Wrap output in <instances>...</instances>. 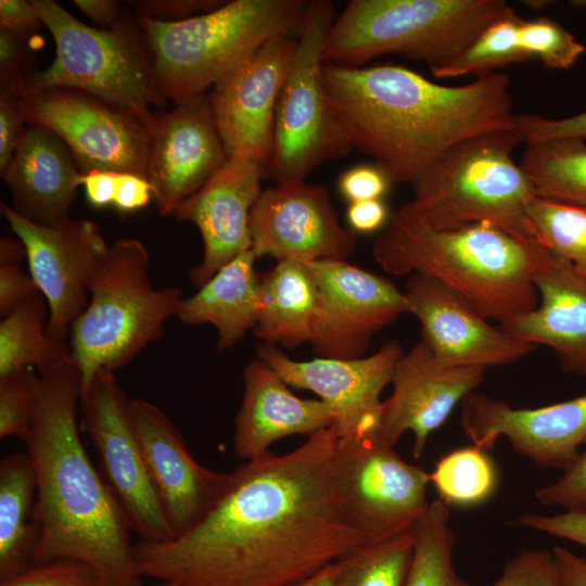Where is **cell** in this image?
<instances>
[{
    "label": "cell",
    "instance_id": "46",
    "mask_svg": "<svg viewBox=\"0 0 586 586\" xmlns=\"http://www.w3.org/2000/svg\"><path fill=\"white\" fill-rule=\"evenodd\" d=\"M26 117L15 92L0 87V174L12 160L26 131Z\"/></svg>",
    "mask_w": 586,
    "mask_h": 586
},
{
    "label": "cell",
    "instance_id": "5",
    "mask_svg": "<svg viewBox=\"0 0 586 586\" xmlns=\"http://www.w3.org/2000/svg\"><path fill=\"white\" fill-rule=\"evenodd\" d=\"M305 0H232L178 22L139 16L162 93L175 104L206 97L268 41L298 30Z\"/></svg>",
    "mask_w": 586,
    "mask_h": 586
},
{
    "label": "cell",
    "instance_id": "33",
    "mask_svg": "<svg viewBox=\"0 0 586 586\" xmlns=\"http://www.w3.org/2000/svg\"><path fill=\"white\" fill-rule=\"evenodd\" d=\"M448 506L440 498L411 528L412 559L405 586H472L457 573L453 552L456 535Z\"/></svg>",
    "mask_w": 586,
    "mask_h": 586
},
{
    "label": "cell",
    "instance_id": "12",
    "mask_svg": "<svg viewBox=\"0 0 586 586\" xmlns=\"http://www.w3.org/2000/svg\"><path fill=\"white\" fill-rule=\"evenodd\" d=\"M27 124L59 135L80 170L133 174L146 179L152 127L133 112L73 88L18 93Z\"/></svg>",
    "mask_w": 586,
    "mask_h": 586
},
{
    "label": "cell",
    "instance_id": "10",
    "mask_svg": "<svg viewBox=\"0 0 586 586\" xmlns=\"http://www.w3.org/2000/svg\"><path fill=\"white\" fill-rule=\"evenodd\" d=\"M335 16L331 1H309L294 39L277 102L268 165L277 183L303 181L323 162L352 150L331 109L323 78V48Z\"/></svg>",
    "mask_w": 586,
    "mask_h": 586
},
{
    "label": "cell",
    "instance_id": "16",
    "mask_svg": "<svg viewBox=\"0 0 586 586\" xmlns=\"http://www.w3.org/2000/svg\"><path fill=\"white\" fill-rule=\"evenodd\" d=\"M460 423L473 445L485 451L502 436L538 467L565 472L586 444V395L537 408H514L472 392L461 403Z\"/></svg>",
    "mask_w": 586,
    "mask_h": 586
},
{
    "label": "cell",
    "instance_id": "15",
    "mask_svg": "<svg viewBox=\"0 0 586 586\" xmlns=\"http://www.w3.org/2000/svg\"><path fill=\"white\" fill-rule=\"evenodd\" d=\"M249 227L257 258L303 264L346 260L357 244L356 232L341 225L328 188L305 180L262 191Z\"/></svg>",
    "mask_w": 586,
    "mask_h": 586
},
{
    "label": "cell",
    "instance_id": "40",
    "mask_svg": "<svg viewBox=\"0 0 586 586\" xmlns=\"http://www.w3.org/2000/svg\"><path fill=\"white\" fill-rule=\"evenodd\" d=\"M0 586H104L97 571L75 559L36 562L16 574L1 577Z\"/></svg>",
    "mask_w": 586,
    "mask_h": 586
},
{
    "label": "cell",
    "instance_id": "45",
    "mask_svg": "<svg viewBox=\"0 0 586 586\" xmlns=\"http://www.w3.org/2000/svg\"><path fill=\"white\" fill-rule=\"evenodd\" d=\"M511 523L586 547V510H566L553 515L523 513Z\"/></svg>",
    "mask_w": 586,
    "mask_h": 586
},
{
    "label": "cell",
    "instance_id": "56",
    "mask_svg": "<svg viewBox=\"0 0 586 586\" xmlns=\"http://www.w3.org/2000/svg\"><path fill=\"white\" fill-rule=\"evenodd\" d=\"M26 257L23 242L16 237H2L0 240V265L20 263Z\"/></svg>",
    "mask_w": 586,
    "mask_h": 586
},
{
    "label": "cell",
    "instance_id": "27",
    "mask_svg": "<svg viewBox=\"0 0 586 586\" xmlns=\"http://www.w3.org/2000/svg\"><path fill=\"white\" fill-rule=\"evenodd\" d=\"M244 392L235 417V455L247 461L269 454V447L291 435L310 436L333 425L330 407L320 399L294 395L282 378L260 358L243 371Z\"/></svg>",
    "mask_w": 586,
    "mask_h": 586
},
{
    "label": "cell",
    "instance_id": "39",
    "mask_svg": "<svg viewBox=\"0 0 586 586\" xmlns=\"http://www.w3.org/2000/svg\"><path fill=\"white\" fill-rule=\"evenodd\" d=\"M37 372L30 369L0 377V437L26 442L33 425Z\"/></svg>",
    "mask_w": 586,
    "mask_h": 586
},
{
    "label": "cell",
    "instance_id": "25",
    "mask_svg": "<svg viewBox=\"0 0 586 586\" xmlns=\"http://www.w3.org/2000/svg\"><path fill=\"white\" fill-rule=\"evenodd\" d=\"M531 278L538 305L500 327L535 346H548L562 371L586 379V276L536 239Z\"/></svg>",
    "mask_w": 586,
    "mask_h": 586
},
{
    "label": "cell",
    "instance_id": "59",
    "mask_svg": "<svg viewBox=\"0 0 586 586\" xmlns=\"http://www.w3.org/2000/svg\"><path fill=\"white\" fill-rule=\"evenodd\" d=\"M526 3H527L526 5H528V7H534L536 9L537 8L539 9V8H546L549 2L548 1H534V2L533 1H526Z\"/></svg>",
    "mask_w": 586,
    "mask_h": 586
},
{
    "label": "cell",
    "instance_id": "13",
    "mask_svg": "<svg viewBox=\"0 0 586 586\" xmlns=\"http://www.w3.org/2000/svg\"><path fill=\"white\" fill-rule=\"evenodd\" d=\"M82 423L99 459L102 476L140 540L174 538L148 473L133 420L131 399L115 372L101 370L81 391Z\"/></svg>",
    "mask_w": 586,
    "mask_h": 586
},
{
    "label": "cell",
    "instance_id": "29",
    "mask_svg": "<svg viewBox=\"0 0 586 586\" xmlns=\"http://www.w3.org/2000/svg\"><path fill=\"white\" fill-rule=\"evenodd\" d=\"M256 259L252 249L243 252L179 305L176 316L183 324L216 328L218 351L233 347L255 326L260 284Z\"/></svg>",
    "mask_w": 586,
    "mask_h": 586
},
{
    "label": "cell",
    "instance_id": "37",
    "mask_svg": "<svg viewBox=\"0 0 586 586\" xmlns=\"http://www.w3.org/2000/svg\"><path fill=\"white\" fill-rule=\"evenodd\" d=\"M521 18L514 13L493 22L462 53L432 74L441 79L477 76L509 64L527 62L519 36Z\"/></svg>",
    "mask_w": 586,
    "mask_h": 586
},
{
    "label": "cell",
    "instance_id": "24",
    "mask_svg": "<svg viewBox=\"0 0 586 586\" xmlns=\"http://www.w3.org/2000/svg\"><path fill=\"white\" fill-rule=\"evenodd\" d=\"M227 160L206 97L155 113L146 179L160 214L173 215Z\"/></svg>",
    "mask_w": 586,
    "mask_h": 586
},
{
    "label": "cell",
    "instance_id": "11",
    "mask_svg": "<svg viewBox=\"0 0 586 586\" xmlns=\"http://www.w3.org/2000/svg\"><path fill=\"white\" fill-rule=\"evenodd\" d=\"M332 468L344 510L366 543L411 531L430 505V473L400 458L379 431L337 437Z\"/></svg>",
    "mask_w": 586,
    "mask_h": 586
},
{
    "label": "cell",
    "instance_id": "50",
    "mask_svg": "<svg viewBox=\"0 0 586 586\" xmlns=\"http://www.w3.org/2000/svg\"><path fill=\"white\" fill-rule=\"evenodd\" d=\"M153 200L148 179L127 173H118L113 206L120 213H132L145 207Z\"/></svg>",
    "mask_w": 586,
    "mask_h": 586
},
{
    "label": "cell",
    "instance_id": "1",
    "mask_svg": "<svg viewBox=\"0 0 586 586\" xmlns=\"http://www.w3.org/2000/svg\"><path fill=\"white\" fill-rule=\"evenodd\" d=\"M336 441L332 425L229 472L190 531L133 544L140 575L177 586H298L366 543L336 489Z\"/></svg>",
    "mask_w": 586,
    "mask_h": 586
},
{
    "label": "cell",
    "instance_id": "26",
    "mask_svg": "<svg viewBox=\"0 0 586 586\" xmlns=\"http://www.w3.org/2000/svg\"><path fill=\"white\" fill-rule=\"evenodd\" d=\"M1 178L9 186L15 213L34 224L53 227L69 218V208L85 174L59 135L43 126L27 124Z\"/></svg>",
    "mask_w": 586,
    "mask_h": 586
},
{
    "label": "cell",
    "instance_id": "60",
    "mask_svg": "<svg viewBox=\"0 0 586 586\" xmlns=\"http://www.w3.org/2000/svg\"><path fill=\"white\" fill-rule=\"evenodd\" d=\"M153 586H177V585L174 584V583H160V584H156V585H153Z\"/></svg>",
    "mask_w": 586,
    "mask_h": 586
},
{
    "label": "cell",
    "instance_id": "19",
    "mask_svg": "<svg viewBox=\"0 0 586 586\" xmlns=\"http://www.w3.org/2000/svg\"><path fill=\"white\" fill-rule=\"evenodd\" d=\"M404 294L407 313L421 326V339L446 366L486 370L537 347L493 326L468 300L430 277L412 273Z\"/></svg>",
    "mask_w": 586,
    "mask_h": 586
},
{
    "label": "cell",
    "instance_id": "48",
    "mask_svg": "<svg viewBox=\"0 0 586 586\" xmlns=\"http://www.w3.org/2000/svg\"><path fill=\"white\" fill-rule=\"evenodd\" d=\"M224 0H132L136 13L160 22L183 21L221 7Z\"/></svg>",
    "mask_w": 586,
    "mask_h": 586
},
{
    "label": "cell",
    "instance_id": "6",
    "mask_svg": "<svg viewBox=\"0 0 586 586\" xmlns=\"http://www.w3.org/2000/svg\"><path fill=\"white\" fill-rule=\"evenodd\" d=\"M522 142L513 119L455 143L412 186V199L399 209L436 229L485 224L518 238H535L525 207L536 193L512 158Z\"/></svg>",
    "mask_w": 586,
    "mask_h": 586
},
{
    "label": "cell",
    "instance_id": "35",
    "mask_svg": "<svg viewBox=\"0 0 586 586\" xmlns=\"http://www.w3.org/2000/svg\"><path fill=\"white\" fill-rule=\"evenodd\" d=\"M430 483L447 506H474L493 495L497 473L486 451L473 445L442 457L430 473Z\"/></svg>",
    "mask_w": 586,
    "mask_h": 586
},
{
    "label": "cell",
    "instance_id": "8",
    "mask_svg": "<svg viewBox=\"0 0 586 586\" xmlns=\"http://www.w3.org/2000/svg\"><path fill=\"white\" fill-rule=\"evenodd\" d=\"M150 255L138 239L109 246L89 285V303L71 329V353L81 391L101 370L115 372L163 334L182 297L177 286H153Z\"/></svg>",
    "mask_w": 586,
    "mask_h": 586
},
{
    "label": "cell",
    "instance_id": "36",
    "mask_svg": "<svg viewBox=\"0 0 586 586\" xmlns=\"http://www.w3.org/2000/svg\"><path fill=\"white\" fill-rule=\"evenodd\" d=\"M525 211L533 235L586 276V206L534 195Z\"/></svg>",
    "mask_w": 586,
    "mask_h": 586
},
{
    "label": "cell",
    "instance_id": "7",
    "mask_svg": "<svg viewBox=\"0 0 586 586\" xmlns=\"http://www.w3.org/2000/svg\"><path fill=\"white\" fill-rule=\"evenodd\" d=\"M514 13L504 0H351L330 28L323 61L362 67L395 53L426 63L432 73L493 22Z\"/></svg>",
    "mask_w": 586,
    "mask_h": 586
},
{
    "label": "cell",
    "instance_id": "55",
    "mask_svg": "<svg viewBox=\"0 0 586 586\" xmlns=\"http://www.w3.org/2000/svg\"><path fill=\"white\" fill-rule=\"evenodd\" d=\"M551 552L561 586H586V559L560 546H555Z\"/></svg>",
    "mask_w": 586,
    "mask_h": 586
},
{
    "label": "cell",
    "instance_id": "9",
    "mask_svg": "<svg viewBox=\"0 0 586 586\" xmlns=\"http://www.w3.org/2000/svg\"><path fill=\"white\" fill-rule=\"evenodd\" d=\"M55 43V59L37 71L26 87L73 88L129 110L153 127L152 107L167 99L155 76L149 37L137 13L128 12L113 28L88 26L53 0H31Z\"/></svg>",
    "mask_w": 586,
    "mask_h": 586
},
{
    "label": "cell",
    "instance_id": "41",
    "mask_svg": "<svg viewBox=\"0 0 586 586\" xmlns=\"http://www.w3.org/2000/svg\"><path fill=\"white\" fill-rule=\"evenodd\" d=\"M38 34L20 33L0 26V87L16 94L25 89L27 79L37 72L35 50L41 40Z\"/></svg>",
    "mask_w": 586,
    "mask_h": 586
},
{
    "label": "cell",
    "instance_id": "18",
    "mask_svg": "<svg viewBox=\"0 0 586 586\" xmlns=\"http://www.w3.org/2000/svg\"><path fill=\"white\" fill-rule=\"evenodd\" d=\"M322 302V322L313 348L318 357L357 359L372 336L407 313L404 291L388 279L346 260L306 264Z\"/></svg>",
    "mask_w": 586,
    "mask_h": 586
},
{
    "label": "cell",
    "instance_id": "21",
    "mask_svg": "<svg viewBox=\"0 0 586 586\" xmlns=\"http://www.w3.org/2000/svg\"><path fill=\"white\" fill-rule=\"evenodd\" d=\"M485 369L442 364L421 339L397 360L392 394L382 402L379 432L395 446L406 432L413 435L412 456L419 459L428 438L455 407L480 386Z\"/></svg>",
    "mask_w": 586,
    "mask_h": 586
},
{
    "label": "cell",
    "instance_id": "30",
    "mask_svg": "<svg viewBox=\"0 0 586 586\" xmlns=\"http://www.w3.org/2000/svg\"><path fill=\"white\" fill-rule=\"evenodd\" d=\"M37 482L26 453L0 462V578L35 563L39 540L36 514Z\"/></svg>",
    "mask_w": 586,
    "mask_h": 586
},
{
    "label": "cell",
    "instance_id": "57",
    "mask_svg": "<svg viewBox=\"0 0 586 586\" xmlns=\"http://www.w3.org/2000/svg\"><path fill=\"white\" fill-rule=\"evenodd\" d=\"M334 564H331L298 586H333Z\"/></svg>",
    "mask_w": 586,
    "mask_h": 586
},
{
    "label": "cell",
    "instance_id": "58",
    "mask_svg": "<svg viewBox=\"0 0 586 586\" xmlns=\"http://www.w3.org/2000/svg\"><path fill=\"white\" fill-rule=\"evenodd\" d=\"M569 5L573 9H586V0H571Z\"/></svg>",
    "mask_w": 586,
    "mask_h": 586
},
{
    "label": "cell",
    "instance_id": "52",
    "mask_svg": "<svg viewBox=\"0 0 586 586\" xmlns=\"http://www.w3.org/2000/svg\"><path fill=\"white\" fill-rule=\"evenodd\" d=\"M346 218L353 231L369 233L385 224L387 208L382 200L353 202L347 207Z\"/></svg>",
    "mask_w": 586,
    "mask_h": 586
},
{
    "label": "cell",
    "instance_id": "49",
    "mask_svg": "<svg viewBox=\"0 0 586 586\" xmlns=\"http://www.w3.org/2000/svg\"><path fill=\"white\" fill-rule=\"evenodd\" d=\"M38 292V286L30 273H26L20 263L0 265L1 318Z\"/></svg>",
    "mask_w": 586,
    "mask_h": 586
},
{
    "label": "cell",
    "instance_id": "32",
    "mask_svg": "<svg viewBox=\"0 0 586 586\" xmlns=\"http://www.w3.org/2000/svg\"><path fill=\"white\" fill-rule=\"evenodd\" d=\"M520 167L537 196L586 206V143L561 138L527 142Z\"/></svg>",
    "mask_w": 586,
    "mask_h": 586
},
{
    "label": "cell",
    "instance_id": "3",
    "mask_svg": "<svg viewBox=\"0 0 586 586\" xmlns=\"http://www.w3.org/2000/svg\"><path fill=\"white\" fill-rule=\"evenodd\" d=\"M80 395L73 358L37 372L33 425L24 443L37 482L35 563L75 559L92 566L104 586H144L128 519L82 444Z\"/></svg>",
    "mask_w": 586,
    "mask_h": 586
},
{
    "label": "cell",
    "instance_id": "34",
    "mask_svg": "<svg viewBox=\"0 0 586 586\" xmlns=\"http://www.w3.org/2000/svg\"><path fill=\"white\" fill-rule=\"evenodd\" d=\"M412 552L411 531L364 543L335 562L333 586H405Z\"/></svg>",
    "mask_w": 586,
    "mask_h": 586
},
{
    "label": "cell",
    "instance_id": "44",
    "mask_svg": "<svg viewBox=\"0 0 586 586\" xmlns=\"http://www.w3.org/2000/svg\"><path fill=\"white\" fill-rule=\"evenodd\" d=\"M514 124L524 143L561 138L586 140V111L560 119L533 114L515 115Z\"/></svg>",
    "mask_w": 586,
    "mask_h": 586
},
{
    "label": "cell",
    "instance_id": "20",
    "mask_svg": "<svg viewBox=\"0 0 586 586\" xmlns=\"http://www.w3.org/2000/svg\"><path fill=\"white\" fill-rule=\"evenodd\" d=\"M293 44L290 36L268 41L206 95L228 157L250 155L268 167L277 102Z\"/></svg>",
    "mask_w": 586,
    "mask_h": 586
},
{
    "label": "cell",
    "instance_id": "47",
    "mask_svg": "<svg viewBox=\"0 0 586 586\" xmlns=\"http://www.w3.org/2000/svg\"><path fill=\"white\" fill-rule=\"evenodd\" d=\"M392 181L374 164L358 165L343 171L339 178V191L349 203L381 200Z\"/></svg>",
    "mask_w": 586,
    "mask_h": 586
},
{
    "label": "cell",
    "instance_id": "38",
    "mask_svg": "<svg viewBox=\"0 0 586 586\" xmlns=\"http://www.w3.org/2000/svg\"><path fill=\"white\" fill-rule=\"evenodd\" d=\"M519 35L528 61L538 59L550 69L572 67L586 51L569 30L548 17L521 18Z\"/></svg>",
    "mask_w": 586,
    "mask_h": 586
},
{
    "label": "cell",
    "instance_id": "4",
    "mask_svg": "<svg viewBox=\"0 0 586 586\" xmlns=\"http://www.w3.org/2000/svg\"><path fill=\"white\" fill-rule=\"evenodd\" d=\"M535 240L485 224L436 229L398 208L372 254L385 272L430 277L500 326L538 305L531 278Z\"/></svg>",
    "mask_w": 586,
    "mask_h": 586
},
{
    "label": "cell",
    "instance_id": "54",
    "mask_svg": "<svg viewBox=\"0 0 586 586\" xmlns=\"http://www.w3.org/2000/svg\"><path fill=\"white\" fill-rule=\"evenodd\" d=\"M73 2L84 15L102 29L113 28L128 13L124 3L117 0H74Z\"/></svg>",
    "mask_w": 586,
    "mask_h": 586
},
{
    "label": "cell",
    "instance_id": "22",
    "mask_svg": "<svg viewBox=\"0 0 586 586\" xmlns=\"http://www.w3.org/2000/svg\"><path fill=\"white\" fill-rule=\"evenodd\" d=\"M265 166L253 156L232 155L174 211L177 220L194 224L202 237V262L188 275L196 288L252 249L250 214L262 193Z\"/></svg>",
    "mask_w": 586,
    "mask_h": 586
},
{
    "label": "cell",
    "instance_id": "53",
    "mask_svg": "<svg viewBox=\"0 0 586 586\" xmlns=\"http://www.w3.org/2000/svg\"><path fill=\"white\" fill-rule=\"evenodd\" d=\"M118 173L109 170H91L85 175L86 199L93 207L102 208L113 205Z\"/></svg>",
    "mask_w": 586,
    "mask_h": 586
},
{
    "label": "cell",
    "instance_id": "51",
    "mask_svg": "<svg viewBox=\"0 0 586 586\" xmlns=\"http://www.w3.org/2000/svg\"><path fill=\"white\" fill-rule=\"evenodd\" d=\"M41 25L43 24L31 1H0V26L20 33L38 34Z\"/></svg>",
    "mask_w": 586,
    "mask_h": 586
},
{
    "label": "cell",
    "instance_id": "28",
    "mask_svg": "<svg viewBox=\"0 0 586 586\" xmlns=\"http://www.w3.org/2000/svg\"><path fill=\"white\" fill-rule=\"evenodd\" d=\"M322 322L318 285L306 264L282 260L260 276L255 336L266 345L313 344Z\"/></svg>",
    "mask_w": 586,
    "mask_h": 586
},
{
    "label": "cell",
    "instance_id": "42",
    "mask_svg": "<svg viewBox=\"0 0 586 586\" xmlns=\"http://www.w3.org/2000/svg\"><path fill=\"white\" fill-rule=\"evenodd\" d=\"M492 586H561L552 552L524 549L508 560Z\"/></svg>",
    "mask_w": 586,
    "mask_h": 586
},
{
    "label": "cell",
    "instance_id": "43",
    "mask_svg": "<svg viewBox=\"0 0 586 586\" xmlns=\"http://www.w3.org/2000/svg\"><path fill=\"white\" fill-rule=\"evenodd\" d=\"M534 496L544 506L586 510V451L559 480L538 488Z\"/></svg>",
    "mask_w": 586,
    "mask_h": 586
},
{
    "label": "cell",
    "instance_id": "17",
    "mask_svg": "<svg viewBox=\"0 0 586 586\" xmlns=\"http://www.w3.org/2000/svg\"><path fill=\"white\" fill-rule=\"evenodd\" d=\"M258 358L269 365L290 386L319 396L333 412L337 437L379 431L384 387L391 383L403 347L395 341L357 359L317 357L294 360L272 345L258 347Z\"/></svg>",
    "mask_w": 586,
    "mask_h": 586
},
{
    "label": "cell",
    "instance_id": "23",
    "mask_svg": "<svg viewBox=\"0 0 586 586\" xmlns=\"http://www.w3.org/2000/svg\"><path fill=\"white\" fill-rule=\"evenodd\" d=\"M131 409L148 473L177 537L200 523L215 506L228 473L201 466L171 420L155 404L132 398Z\"/></svg>",
    "mask_w": 586,
    "mask_h": 586
},
{
    "label": "cell",
    "instance_id": "2",
    "mask_svg": "<svg viewBox=\"0 0 586 586\" xmlns=\"http://www.w3.org/2000/svg\"><path fill=\"white\" fill-rule=\"evenodd\" d=\"M335 119L351 149L372 157L391 181L415 186L451 145L513 123L511 80L500 72L461 86L429 80L405 66L324 63Z\"/></svg>",
    "mask_w": 586,
    "mask_h": 586
},
{
    "label": "cell",
    "instance_id": "31",
    "mask_svg": "<svg viewBox=\"0 0 586 586\" xmlns=\"http://www.w3.org/2000/svg\"><path fill=\"white\" fill-rule=\"evenodd\" d=\"M49 309L38 292L1 318L0 377L35 368L44 372L72 358L71 346L49 335Z\"/></svg>",
    "mask_w": 586,
    "mask_h": 586
},
{
    "label": "cell",
    "instance_id": "14",
    "mask_svg": "<svg viewBox=\"0 0 586 586\" xmlns=\"http://www.w3.org/2000/svg\"><path fill=\"white\" fill-rule=\"evenodd\" d=\"M1 214L25 246L29 273L48 305L49 335L65 341L88 306L91 279L110 245L92 220L40 226L3 203Z\"/></svg>",
    "mask_w": 586,
    "mask_h": 586
}]
</instances>
